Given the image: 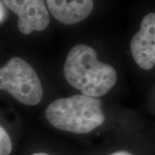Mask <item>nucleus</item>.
I'll use <instances>...</instances> for the list:
<instances>
[{"label":"nucleus","mask_w":155,"mask_h":155,"mask_svg":"<svg viewBox=\"0 0 155 155\" xmlns=\"http://www.w3.org/2000/svg\"><path fill=\"white\" fill-rule=\"evenodd\" d=\"M64 76L72 87L92 97L107 94L117 79L116 70L98 61L96 51L84 44L75 45L69 51L64 65Z\"/></svg>","instance_id":"f257e3e1"},{"label":"nucleus","mask_w":155,"mask_h":155,"mask_svg":"<svg viewBox=\"0 0 155 155\" xmlns=\"http://www.w3.org/2000/svg\"><path fill=\"white\" fill-rule=\"evenodd\" d=\"M130 51L134 62L143 70L155 65V13L146 15L140 27L130 41Z\"/></svg>","instance_id":"39448f33"},{"label":"nucleus","mask_w":155,"mask_h":155,"mask_svg":"<svg viewBox=\"0 0 155 155\" xmlns=\"http://www.w3.org/2000/svg\"><path fill=\"white\" fill-rule=\"evenodd\" d=\"M12 150L11 138L5 129L0 127V155H9Z\"/></svg>","instance_id":"0eeeda50"},{"label":"nucleus","mask_w":155,"mask_h":155,"mask_svg":"<svg viewBox=\"0 0 155 155\" xmlns=\"http://www.w3.org/2000/svg\"><path fill=\"white\" fill-rule=\"evenodd\" d=\"M110 155H133L132 153H128L127 151H118V152H116V153H113Z\"/></svg>","instance_id":"1a4fd4ad"},{"label":"nucleus","mask_w":155,"mask_h":155,"mask_svg":"<svg viewBox=\"0 0 155 155\" xmlns=\"http://www.w3.org/2000/svg\"><path fill=\"white\" fill-rule=\"evenodd\" d=\"M5 7L6 6L2 2L0 3V22H1V23H3L5 21L6 15H7Z\"/></svg>","instance_id":"6e6552de"},{"label":"nucleus","mask_w":155,"mask_h":155,"mask_svg":"<svg viewBox=\"0 0 155 155\" xmlns=\"http://www.w3.org/2000/svg\"><path fill=\"white\" fill-rule=\"evenodd\" d=\"M0 89L25 105L38 104L43 89L38 75L26 61L13 57L0 69Z\"/></svg>","instance_id":"7ed1b4c3"},{"label":"nucleus","mask_w":155,"mask_h":155,"mask_svg":"<svg viewBox=\"0 0 155 155\" xmlns=\"http://www.w3.org/2000/svg\"><path fill=\"white\" fill-rule=\"evenodd\" d=\"M17 17V28L23 35L42 31L48 27L49 11L46 0H1Z\"/></svg>","instance_id":"20e7f679"},{"label":"nucleus","mask_w":155,"mask_h":155,"mask_svg":"<svg viewBox=\"0 0 155 155\" xmlns=\"http://www.w3.org/2000/svg\"><path fill=\"white\" fill-rule=\"evenodd\" d=\"M31 155H49L48 154V153H34V154Z\"/></svg>","instance_id":"9d476101"},{"label":"nucleus","mask_w":155,"mask_h":155,"mask_svg":"<svg viewBox=\"0 0 155 155\" xmlns=\"http://www.w3.org/2000/svg\"><path fill=\"white\" fill-rule=\"evenodd\" d=\"M45 116L57 129L74 134H87L104 122L101 101L84 94L74 95L53 101Z\"/></svg>","instance_id":"f03ea898"},{"label":"nucleus","mask_w":155,"mask_h":155,"mask_svg":"<svg viewBox=\"0 0 155 155\" xmlns=\"http://www.w3.org/2000/svg\"><path fill=\"white\" fill-rule=\"evenodd\" d=\"M46 3L52 16L66 25L82 22L94 7L93 0H46Z\"/></svg>","instance_id":"423d86ee"}]
</instances>
